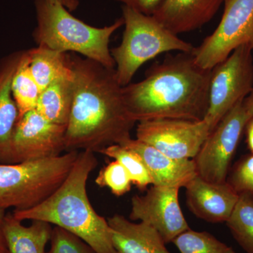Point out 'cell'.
<instances>
[{"label": "cell", "mask_w": 253, "mask_h": 253, "mask_svg": "<svg viewBox=\"0 0 253 253\" xmlns=\"http://www.w3.org/2000/svg\"><path fill=\"white\" fill-rule=\"evenodd\" d=\"M74 95L65 134L66 152L100 153L131 138L136 122L128 111L116 68L69 53Z\"/></svg>", "instance_id": "6da1fadb"}, {"label": "cell", "mask_w": 253, "mask_h": 253, "mask_svg": "<svg viewBox=\"0 0 253 253\" xmlns=\"http://www.w3.org/2000/svg\"><path fill=\"white\" fill-rule=\"evenodd\" d=\"M212 69L200 67L191 52L167 55L142 81L123 86L128 111L136 123L158 119L203 121L209 106Z\"/></svg>", "instance_id": "7a4b0ae2"}, {"label": "cell", "mask_w": 253, "mask_h": 253, "mask_svg": "<svg viewBox=\"0 0 253 253\" xmlns=\"http://www.w3.org/2000/svg\"><path fill=\"white\" fill-rule=\"evenodd\" d=\"M98 161L94 153L79 151L66 179L44 201L26 211H14L21 221L40 220L72 233L96 253H117L113 246L107 219L91 206L86 183Z\"/></svg>", "instance_id": "3957f363"}, {"label": "cell", "mask_w": 253, "mask_h": 253, "mask_svg": "<svg viewBox=\"0 0 253 253\" xmlns=\"http://www.w3.org/2000/svg\"><path fill=\"white\" fill-rule=\"evenodd\" d=\"M35 5L37 26L33 37L38 46L61 52L71 51L116 68L109 42L113 33L124 26L122 17L110 26L97 28L75 17L56 0H35Z\"/></svg>", "instance_id": "277c9868"}, {"label": "cell", "mask_w": 253, "mask_h": 253, "mask_svg": "<svg viewBox=\"0 0 253 253\" xmlns=\"http://www.w3.org/2000/svg\"><path fill=\"white\" fill-rule=\"evenodd\" d=\"M78 154L68 151L45 159L0 164V209L26 211L41 204L66 179Z\"/></svg>", "instance_id": "5b68a950"}, {"label": "cell", "mask_w": 253, "mask_h": 253, "mask_svg": "<svg viewBox=\"0 0 253 253\" xmlns=\"http://www.w3.org/2000/svg\"><path fill=\"white\" fill-rule=\"evenodd\" d=\"M125 31L121 44L111 49L121 86L130 83L139 68L158 55L171 51L191 52L194 46L165 28L153 16L123 6Z\"/></svg>", "instance_id": "8992f818"}, {"label": "cell", "mask_w": 253, "mask_h": 253, "mask_svg": "<svg viewBox=\"0 0 253 253\" xmlns=\"http://www.w3.org/2000/svg\"><path fill=\"white\" fill-rule=\"evenodd\" d=\"M253 51L246 44L240 46L212 68L209 106L204 118L211 131L253 90Z\"/></svg>", "instance_id": "52a82bcc"}, {"label": "cell", "mask_w": 253, "mask_h": 253, "mask_svg": "<svg viewBox=\"0 0 253 253\" xmlns=\"http://www.w3.org/2000/svg\"><path fill=\"white\" fill-rule=\"evenodd\" d=\"M66 126L46 121L36 109L19 118L12 134L0 145V164L56 157L66 151Z\"/></svg>", "instance_id": "ba28073f"}, {"label": "cell", "mask_w": 253, "mask_h": 253, "mask_svg": "<svg viewBox=\"0 0 253 253\" xmlns=\"http://www.w3.org/2000/svg\"><path fill=\"white\" fill-rule=\"evenodd\" d=\"M224 9L215 31L192 51L200 67L212 69L239 46L253 50V0H224Z\"/></svg>", "instance_id": "9c48e42d"}, {"label": "cell", "mask_w": 253, "mask_h": 253, "mask_svg": "<svg viewBox=\"0 0 253 253\" xmlns=\"http://www.w3.org/2000/svg\"><path fill=\"white\" fill-rule=\"evenodd\" d=\"M243 101L226 113L194 158L198 175L213 183L226 182L231 161L249 121Z\"/></svg>", "instance_id": "30bf717a"}, {"label": "cell", "mask_w": 253, "mask_h": 253, "mask_svg": "<svg viewBox=\"0 0 253 253\" xmlns=\"http://www.w3.org/2000/svg\"><path fill=\"white\" fill-rule=\"evenodd\" d=\"M205 120L158 119L141 121L136 126L138 140L154 146L169 157L194 159L211 132Z\"/></svg>", "instance_id": "8fae6325"}, {"label": "cell", "mask_w": 253, "mask_h": 253, "mask_svg": "<svg viewBox=\"0 0 253 253\" xmlns=\"http://www.w3.org/2000/svg\"><path fill=\"white\" fill-rule=\"evenodd\" d=\"M179 188L151 185L131 199L129 219L153 226L166 244L190 229L179 201Z\"/></svg>", "instance_id": "7c38bea8"}, {"label": "cell", "mask_w": 253, "mask_h": 253, "mask_svg": "<svg viewBox=\"0 0 253 253\" xmlns=\"http://www.w3.org/2000/svg\"><path fill=\"white\" fill-rule=\"evenodd\" d=\"M186 204L196 217L208 222H226L239 196L227 182L213 183L197 175L185 186Z\"/></svg>", "instance_id": "4fadbf2b"}, {"label": "cell", "mask_w": 253, "mask_h": 253, "mask_svg": "<svg viewBox=\"0 0 253 253\" xmlns=\"http://www.w3.org/2000/svg\"><path fill=\"white\" fill-rule=\"evenodd\" d=\"M136 153L144 162L152 179V185L184 187L198 175L194 161L169 157L154 146L129 138L120 144Z\"/></svg>", "instance_id": "5bb4252c"}, {"label": "cell", "mask_w": 253, "mask_h": 253, "mask_svg": "<svg viewBox=\"0 0 253 253\" xmlns=\"http://www.w3.org/2000/svg\"><path fill=\"white\" fill-rule=\"evenodd\" d=\"M224 0H163L153 16L174 34L189 33L209 23Z\"/></svg>", "instance_id": "9a60e30c"}, {"label": "cell", "mask_w": 253, "mask_h": 253, "mask_svg": "<svg viewBox=\"0 0 253 253\" xmlns=\"http://www.w3.org/2000/svg\"><path fill=\"white\" fill-rule=\"evenodd\" d=\"M107 221L117 253H171L161 234L149 224L133 222L118 214Z\"/></svg>", "instance_id": "2e32d148"}, {"label": "cell", "mask_w": 253, "mask_h": 253, "mask_svg": "<svg viewBox=\"0 0 253 253\" xmlns=\"http://www.w3.org/2000/svg\"><path fill=\"white\" fill-rule=\"evenodd\" d=\"M52 229L51 224L40 220L25 226L13 214H6L4 234L7 253H46Z\"/></svg>", "instance_id": "e0dca14e"}, {"label": "cell", "mask_w": 253, "mask_h": 253, "mask_svg": "<svg viewBox=\"0 0 253 253\" xmlns=\"http://www.w3.org/2000/svg\"><path fill=\"white\" fill-rule=\"evenodd\" d=\"M24 50L14 51L0 60V145L12 134L18 122V110L12 94V81Z\"/></svg>", "instance_id": "ac0fdd59"}, {"label": "cell", "mask_w": 253, "mask_h": 253, "mask_svg": "<svg viewBox=\"0 0 253 253\" xmlns=\"http://www.w3.org/2000/svg\"><path fill=\"white\" fill-rule=\"evenodd\" d=\"M29 54L31 73L41 91L54 82L73 77L69 53L38 46Z\"/></svg>", "instance_id": "d6986e66"}, {"label": "cell", "mask_w": 253, "mask_h": 253, "mask_svg": "<svg viewBox=\"0 0 253 253\" xmlns=\"http://www.w3.org/2000/svg\"><path fill=\"white\" fill-rule=\"evenodd\" d=\"M73 95V77L59 80L41 91L36 110L49 122L67 126Z\"/></svg>", "instance_id": "ffe728a7"}, {"label": "cell", "mask_w": 253, "mask_h": 253, "mask_svg": "<svg viewBox=\"0 0 253 253\" xmlns=\"http://www.w3.org/2000/svg\"><path fill=\"white\" fill-rule=\"evenodd\" d=\"M11 89L18 110V119L36 109L41 91L30 68L29 49L24 50L13 78Z\"/></svg>", "instance_id": "44dd1931"}, {"label": "cell", "mask_w": 253, "mask_h": 253, "mask_svg": "<svg viewBox=\"0 0 253 253\" xmlns=\"http://www.w3.org/2000/svg\"><path fill=\"white\" fill-rule=\"evenodd\" d=\"M236 242L247 253H253V199L239 196L231 217L226 221Z\"/></svg>", "instance_id": "7402d4cb"}, {"label": "cell", "mask_w": 253, "mask_h": 253, "mask_svg": "<svg viewBox=\"0 0 253 253\" xmlns=\"http://www.w3.org/2000/svg\"><path fill=\"white\" fill-rule=\"evenodd\" d=\"M99 154L113 158L124 167L132 184L141 191L147 189L153 181L144 162L136 153L120 144L112 145L101 150Z\"/></svg>", "instance_id": "603a6c76"}, {"label": "cell", "mask_w": 253, "mask_h": 253, "mask_svg": "<svg viewBox=\"0 0 253 253\" xmlns=\"http://www.w3.org/2000/svg\"><path fill=\"white\" fill-rule=\"evenodd\" d=\"M172 243L180 253H236L232 248L207 231L189 229L178 236Z\"/></svg>", "instance_id": "cb8c5ba5"}, {"label": "cell", "mask_w": 253, "mask_h": 253, "mask_svg": "<svg viewBox=\"0 0 253 253\" xmlns=\"http://www.w3.org/2000/svg\"><path fill=\"white\" fill-rule=\"evenodd\" d=\"M100 187L109 188L113 195L122 196L129 192L132 182L126 169L118 161H111L104 166L95 179Z\"/></svg>", "instance_id": "d4e9b609"}, {"label": "cell", "mask_w": 253, "mask_h": 253, "mask_svg": "<svg viewBox=\"0 0 253 253\" xmlns=\"http://www.w3.org/2000/svg\"><path fill=\"white\" fill-rule=\"evenodd\" d=\"M226 182L236 194L247 195L253 199V154L246 155L236 163Z\"/></svg>", "instance_id": "484cf974"}, {"label": "cell", "mask_w": 253, "mask_h": 253, "mask_svg": "<svg viewBox=\"0 0 253 253\" xmlns=\"http://www.w3.org/2000/svg\"><path fill=\"white\" fill-rule=\"evenodd\" d=\"M50 242L46 253H96L81 238L59 226L53 228Z\"/></svg>", "instance_id": "4316f807"}, {"label": "cell", "mask_w": 253, "mask_h": 253, "mask_svg": "<svg viewBox=\"0 0 253 253\" xmlns=\"http://www.w3.org/2000/svg\"><path fill=\"white\" fill-rule=\"evenodd\" d=\"M122 3L123 6L142 13V14L152 16L163 0H114Z\"/></svg>", "instance_id": "83f0119b"}, {"label": "cell", "mask_w": 253, "mask_h": 253, "mask_svg": "<svg viewBox=\"0 0 253 253\" xmlns=\"http://www.w3.org/2000/svg\"><path fill=\"white\" fill-rule=\"evenodd\" d=\"M6 215V211L0 209V253H7L4 234V224Z\"/></svg>", "instance_id": "f1b7e54d"}, {"label": "cell", "mask_w": 253, "mask_h": 253, "mask_svg": "<svg viewBox=\"0 0 253 253\" xmlns=\"http://www.w3.org/2000/svg\"><path fill=\"white\" fill-rule=\"evenodd\" d=\"M245 131H246V143H247L248 148L251 151V154H253V116L250 118L246 123Z\"/></svg>", "instance_id": "f546056e"}, {"label": "cell", "mask_w": 253, "mask_h": 253, "mask_svg": "<svg viewBox=\"0 0 253 253\" xmlns=\"http://www.w3.org/2000/svg\"><path fill=\"white\" fill-rule=\"evenodd\" d=\"M243 105L249 119L253 116V89L243 101Z\"/></svg>", "instance_id": "4dcf8cb0"}, {"label": "cell", "mask_w": 253, "mask_h": 253, "mask_svg": "<svg viewBox=\"0 0 253 253\" xmlns=\"http://www.w3.org/2000/svg\"><path fill=\"white\" fill-rule=\"evenodd\" d=\"M60 4H62L68 11H76L80 5L79 0H56Z\"/></svg>", "instance_id": "1f68e13d"}]
</instances>
